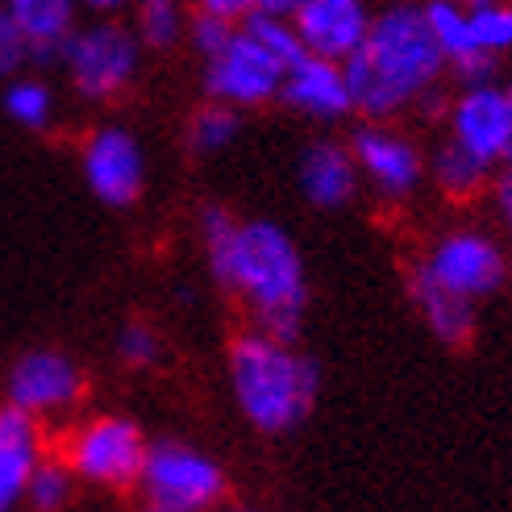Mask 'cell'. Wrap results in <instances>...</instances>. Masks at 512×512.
I'll return each mask as SVG.
<instances>
[{
    "mask_svg": "<svg viewBox=\"0 0 512 512\" xmlns=\"http://www.w3.org/2000/svg\"><path fill=\"white\" fill-rule=\"evenodd\" d=\"M84 396V375L59 350H30L9 371V400L34 417H55Z\"/></svg>",
    "mask_w": 512,
    "mask_h": 512,
    "instance_id": "obj_12",
    "label": "cell"
},
{
    "mask_svg": "<svg viewBox=\"0 0 512 512\" xmlns=\"http://www.w3.org/2000/svg\"><path fill=\"white\" fill-rule=\"evenodd\" d=\"M425 17H429V30L438 38V50H442L450 75H458L463 84L496 80L500 59L488 55V50L475 42L471 13H467L463 0H425Z\"/></svg>",
    "mask_w": 512,
    "mask_h": 512,
    "instance_id": "obj_16",
    "label": "cell"
},
{
    "mask_svg": "<svg viewBox=\"0 0 512 512\" xmlns=\"http://www.w3.org/2000/svg\"><path fill=\"white\" fill-rule=\"evenodd\" d=\"M238 134H242V109H234V105H225V100H213L209 96V105H200L188 117L184 146H188V155L209 159V155H221V150L234 146Z\"/></svg>",
    "mask_w": 512,
    "mask_h": 512,
    "instance_id": "obj_21",
    "label": "cell"
},
{
    "mask_svg": "<svg viewBox=\"0 0 512 512\" xmlns=\"http://www.w3.org/2000/svg\"><path fill=\"white\" fill-rule=\"evenodd\" d=\"M296 184H300L304 200L321 213H334V209L354 204L358 188H363V175H358V163L350 155V142H329V138L313 142L300 155Z\"/></svg>",
    "mask_w": 512,
    "mask_h": 512,
    "instance_id": "obj_15",
    "label": "cell"
},
{
    "mask_svg": "<svg viewBox=\"0 0 512 512\" xmlns=\"http://www.w3.org/2000/svg\"><path fill=\"white\" fill-rule=\"evenodd\" d=\"M75 471L63 463V458H38L34 471H30V483H25V500H30L38 512H55V508H67L71 496H75Z\"/></svg>",
    "mask_w": 512,
    "mask_h": 512,
    "instance_id": "obj_23",
    "label": "cell"
},
{
    "mask_svg": "<svg viewBox=\"0 0 512 512\" xmlns=\"http://www.w3.org/2000/svg\"><path fill=\"white\" fill-rule=\"evenodd\" d=\"M292 5H296V0H250V13H279V17H288Z\"/></svg>",
    "mask_w": 512,
    "mask_h": 512,
    "instance_id": "obj_32",
    "label": "cell"
},
{
    "mask_svg": "<svg viewBox=\"0 0 512 512\" xmlns=\"http://www.w3.org/2000/svg\"><path fill=\"white\" fill-rule=\"evenodd\" d=\"M446 134L475 150L479 159H488L492 167L508 159V96L504 84L483 80V84H467L450 100L446 109Z\"/></svg>",
    "mask_w": 512,
    "mask_h": 512,
    "instance_id": "obj_11",
    "label": "cell"
},
{
    "mask_svg": "<svg viewBox=\"0 0 512 512\" xmlns=\"http://www.w3.org/2000/svg\"><path fill=\"white\" fill-rule=\"evenodd\" d=\"M59 63L84 100H113L134 84L142 67V38L117 17H96L88 25H75Z\"/></svg>",
    "mask_w": 512,
    "mask_h": 512,
    "instance_id": "obj_4",
    "label": "cell"
},
{
    "mask_svg": "<svg viewBox=\"0 0 512 512\" xmlns=\"http://www.w3.org/2000/svg\"><path fill=\"white\" fill-rule=\"evenodd\" d=\"M80 9H88V13H96V17H117L121 9H130L134 0H75Z\"/></svg>",
    "mask_w": 512,
    "mask_h": 512,
    "instance_id": "obj_31",
    "label": "cell"
},
{
    "mask_svg": "<svg viewBox=\"0 0 512 512\" xmlns=\"http://www.w3.org/2000/svg\"><path fill=\"white\" fill-rule=\"evenodd\" d=\"M234 25L238 21H229V17H217V13H192L188 17V42H192V50H196V55L200 59H213L217 55V50L229 42V34H234Z\"/></svg>",
    "mask_w": 512,
    "mask_h": 512,
    "instance_id": "obj_27",
    "label": "cell"
},
{
    "mask_svg": "<svg viewBox=\"0 0 512 512\" xmlns=\"http://www.w3.org/2000/svg\"><path fill=\"white\" fill-rule=\"evenodd\" d=\"M146 438L134 421L125 417H92L75 425L63 442V463L75 471V479L88 488L105 492H130L138 488L146 467Z\"/></svg>",
    "mask_w": 512,
    "mask_h": 512,
    "instance_id": "obj_5",
    "label": "cell"
},
{
    "mask_svg": "<svg viewBox=\"0 0 512 512\" xmlns=\"http://www.w3.org/2000/svg\"><path fill=\"white\" fill-rule=\"evenodd\" d=\"M25 59H30V50H25V38H21V30L13 25L9 9L0 5V75H13Z\"/></svg>",
    "mask_w": 512,
    "mask_h": 512,
    "instance_id": "obj_29",
    "label": "cell"
},
{
    "mask_svg": "<svg viewBox=\"0 0 512 512\" xmlns=\"http://www.w3.org/2000/svg\"><path fill=\"white\" fill-rule=\"evenodd\" d=\"M488 200H492V213H496L500 229L512 238V159L496 163L492 184H488Z\"/></svg>",
    "mask_w": 512,
    "mask_h": 512,
    "instance_id": "obj_28",
    "label": "cell"
},
{
    "mask_svg": "<svg viewBox=\"0 0 512 512\" xmlns=\"http://www.w3.org/2000/svg\"><path fill=\"white\" fill-rule=\"evenodd\" d=\"M42 458V425L21 404H0V512L25 500V483Z\"/></svg>",
    "mask_w": 512,
    "mask_h": 512,
    "instance_id": "obj_18",
    "label": "cell"
},
{
    "mask_svg": "<svg viewBox=\"0 0 512 512\" xmlns=\"http://www.w3.org/2000/svg\"><path fill=\"white\" fill-rule=\"evenodd\" d=\"M425 275H433L442 288L467 296V300H488L508 284V254L496 234L479 225H454L446 234L429 242V250L417 259Z\"/></svg>",
    "mask_w": 512,
    "mask_h": 512,
    "instance_id": "obj_6",
    "label": "cell"
},
{
    "mask_svg": "<svg viewBox=\"0 0 512 512\" xmlns=\"http://www.w3.org/2000/svg\"><path fill=\"white\" fill-rule=\"evenodd\" d=\"M492 171L496 167L488 159H479L475 150L458 146L454 138H446L438 150H433V159L425 163V179H433L438 196L450 204H471L479 196H488Z\"/></svg>",
    "mask_w": 512,
    "mask_h": 512,
    "instance_id": "obj_20",
    "label": "cell"
},
{
    "mask_svg": "<svg viewBox=\"0 0 512 512\" xmlns=\"http://www.w3.org/2000/svg\"><path fill=\"white\" fill-rule=\"evenodd\" d=\"M292 25L309 55L321 59H350V50L371 30V5L367 0H296Z\"/></svg>",
    "mask_w": 512,
    "mask_h": 512,
    "instance_id": "obj_13",
    "label": "cell"
},
{
    "mask_svg": "<svg viewBox=\"0 0 512 512\" xmlns=\"http://www.w3.org/2000/svg\"><path fill=\"white\" fill-rule=\"evenodd\" d=\"M117 358H121V367H130V371L155 367L159 358H163V342L155 334V325H146V321L121 325V334H117Z\"/></svg>",
    "mask_w": 512,
    "mask_h": 512,
    "instance_id": "obj_26",
    "label": "cell"
},
{
    "mask_svg": "<svg viewBox=\"0 0 512 512\" xmlns=\"http://www.w3.org/2000/svg\"><path fill=\"white\" fill-rule=\"evenodd\" d=\"M354 113L363 121H392L400 113L429 109L442 92L446 59L429 30L425 5L396 0L371 17L367 38L342 59Z\"/></svg>",
    "mask_w": 512,
    "mask_h": 512,
    "instance_id": "obj_2",
    "label": "cell"
},
{
    "mask_svg": "<svg viewBox=\"0 0 512 512\" xmlns=\"http://www.w3.org/2000/svg\"><path fill=\"white\" fill-rule=\"evenodd\" d=\"M471 30L488 55H512V0H471Z\"/></svg>",
    "mask_w": 512,
    "mask_h": 512,
    "instance_id": "obj_25",
    "label": "cell"
},
{
    "mask_svg": "<svg viewBox=\"0 0 512 512\" xmlns=\"http://www.w3.org/2000/svg\"><path fill=\"white\" fill-rule=\"evenodd\" d=\"M84 179L109 209H130L146 192V150L125 125H96L84 142Z\"/></svg>",
    "mask_w": 512,
    "mask_h": 512,
    "instance_id": "obj_10",
    "label": "cell"
},
{
    "mask_svg": "<svg viewBox=\"0 0 512 512\" xmlns=\"http://www.w3.org/2000/svg\"><path fill=\"white\" fill-rule=\"evenodd\" d=\"M504 96H508V159H512V84H504Z\"/></svg>",
    "mask_w": 512,
    "mask_h": 512,
    "instance_id": "obj_33",
    "label": "cell"
},
{
    "mask_svg": "<svg viewBox=\"0 0 512 512\" xmlns=\"http://www.w3.org/2000/svg\"><path fill=\"white\" fill-rule=\"evenodd\" d=\"M350 155L358 163L363 184H371L375 196L383 200H408L425 184V155L421 146L400 134L388 121H363L350 134Z\"/></svg>",
    "mask_w": 512,
    "mask_h": 512,
    "instance_id": "obj_9",
    "label": "cell"
},
{
    "mask_svg": "<svg viewBox=\"0 0 512 512\" xmlns=\"http://www.w3.org/2000/svg\"><path fill=\"white\" fill-rule=\"evenodd\" d=\"M5 9L13 17V25L25 38V50H30L34 63H59L63 46L75 34V17H80V5L75 0H5Z\"/></svg>",
    "mask_w": 512,
    "mask_h": 512,
    "instance_id": "obj_19",
    "label": "cell"
},
{
    "mask_svg": "<svg viewBox=\"0 0 512 512\" xmlns=\"http://www.w3.org/2000/svg\"><path fill=\"white\" fill-rule=\"evenodd\" d=\"M408 300H413L417 317L425 321V329L442 346L450 350H463L475 342V329H479V300H467L450 288H442L433 275H425L417 263L408 267Z\"/></svg>",
    "mask_w": 512,
    "mask_h": 512,
    "instance_id": "obj_17",
    "label": "cell"
},
{
    "mask_svg": "<svg viewBox=\"0 0 512 512\" xmlns=\"http://www.w3.org/2000/svg\"><path fill=\"white\" fill-rule=\"evenodd\" d=\"M225 363L242 417L267 438L296 429L313 413L321 392V371L309 354L296 350V342H284L254 325L229 342Z\"/></svg>",
    "mask_w": 512,
    "mask_h": 512,
    "instance_id": "obj_3",
    "label": "cell"
},
{
    "mask_svg": "<svg viewBox=\"0 0 512 512\" xmlns=\"http://www.w3.org/2000/svg\"><path fill=\"white\" fill-rule=\"evenodd\" d=\"M279 100L309 117V121H342L354 113L350 100V84L338 59H321V55H304L300 63H292L284 71V84H279Z\"/></svg>",
    "mask_w": 512,
    "mask_h": 512,
    "instance_id": "obj_14",
    "label": "cell"
},
{
    "mask_svg": "<svg viewBox=\"0 0 512 512\" xmlns=\"http://www.w3.org/2000/svg\"><path fill=\"white\" fill-rule=\"evenodd\" d=\"M138 488L155 512H200L225 496V471L217 458L200 454L184 442H159L146 450V467Z\"/></svg>",
    "mask_w": 512,
    "mask_h": 512,
    "instance_id": "obj_7",
    "label": "cell"
},
{
    "mask_svg": "<svg viewBox=\"0 0 512 512\" xmlns=\"http://www.w3.org/2000/svg\"><path fill=\"white\" fill-rule=\"evenodd\" d=\"M200 13H217V17H229V21H242L250 13V0H192Z\"/></svg>",
    "mask_w": 512,
    "mask_h": 512,
    "instance_id": "obj_30",
    "label": "cell"
},
{
    "mask_svg": "<svg viewBox=\"0 0 512 512\" xmlns=\"http://www.w3.org/2000/svg\"><path fill=\"white\" fill-rule=\"evenodd\" d=\"M284 71L288 67L271 55L267 42L242 21L217 55L204 59V92L234 109H259L267 100H279Z\"/></svg>",
    "mask_w": 512,
    "mask_h": 512,
    "instance_id": "obj_8",
    "label": "cell"
},
{
    "mask_svg": "<svg viewBox=\"0 0 512 512\" xmlns=\"http://www.w3.org/2000/svg\"><path fill=\"white\" fill-rule=\"evenodd\" d=\"M200 238L213 279L246 304L254 325L296 342L309 313V275L288 229L275 221H242L221 204H204Z\"/></svg>",
    "mask_w": 512,
    "mask_h": 512,
    "instance_id": "obj_1",
    "label": "cell"
},
{
    "mask_svg": "<svg viewBox=\"0 0 512 512\" xmlns=\"http://www.w3.org/2000/svg\"><path fill=\"white\" fill-rule=\"evenodd\" d=\"M134 30L142 46L150 50H167L188 34V9L184 0H134Z\"/></svg>",
    "mask_w": 512,
    "mask_h": 512,
    "instance_id": "obj_22",
    "label": "cell"
},
{
    "mask_svg": "<svg viewBox=\"0 0 512 512\" xmlns=\"http://www.w3.org/2000/svg\"><path fill=\"white\" fill-rule=\"evenodd\" d=\"M463 5H471V0H463Z\"/></svg>",
    "mask_w": 512,
    "mask_h": 512,
    "instance_id": "obj_34",
    "label": "cell"
},
{
    "mask_svg": "<svg viewBox=\"0 0 512 512\" xmlns=\"http://www.w3.org/2000/svg\"><path fill=\"white\" fill-rule=\"evenodd\" d=\"M5 113L9 121H17L21 130L42 134L50 121H55V92L42 80H13L5 88Z\"/></svg>",
    "mask_w": 512,
    "mask_h": 512,
    "instance_id": "obj_24",
    "label": "cell"
}]
</instances>
